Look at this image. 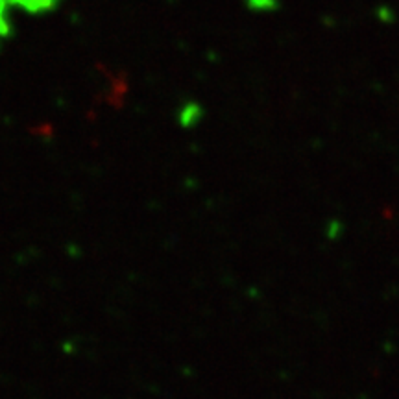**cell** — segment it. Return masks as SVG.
<instances>
[{"instance_id": "3", "label": "cell", "mask_w": 399, "mask_h": 399, "mask_svg": "<svg viewBox=\"0 0 399 399\" xmlns=\"http://www.w3.org/2000/svg\"><path fill=\"white\" fill-rule=\"evenodd\" d=\"M249 8L254 9H270L277 4L276 0H248Z\"/></svg>"}, {"instance_id": "1", "label": "cell", "mask_w": 399, "mask_h": 399, "mask_svg": "<svg viewBox=\"0 0 399 399\" xmlns=\"http://www.w3.org/2000/svg\"><path fill=\"white\" fill-rule=\"evenodd\" d=\"M9 6L30 15H45L54 11L61 0H8Z\"/></svg>"}, {"instance_id": "2", "label": "cell", "mask_w": 399, "mask_h": 399, "mask_svg": "<svg viewBox=\"0 0 399 399\" xmlns=\"http://www.w3.org/2000/svg\"><path fill=\"white\" fill-rule=\"evenodd\" d=\"M9 11H11V6H9L8 0H0V45L14 36V21L9 17Z\"/></svg>"}]
</instances>
